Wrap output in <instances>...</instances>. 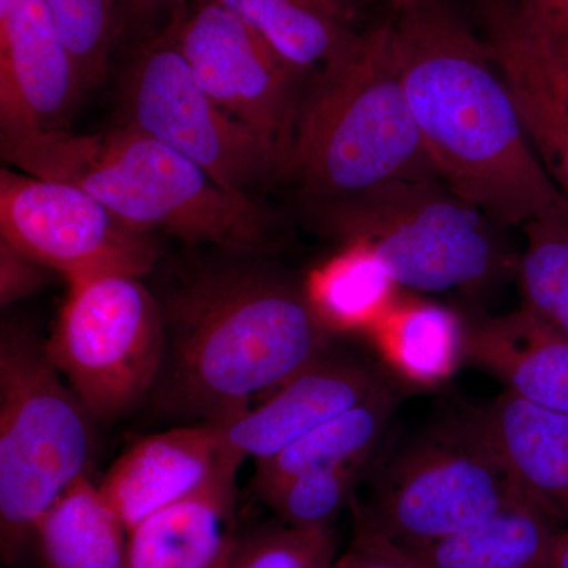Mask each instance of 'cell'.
<instances>
[{"label": "cell", "mask_w": 568, "mask_h": 568, "mask_svg": "<svg viewBox=\"0 0 568 568\" xmlns=\"http://www.w3.org/2000/svg\"><path fill=\"white\" fill-rule=\"evenodd\" d=\"M244 459L231 450L220 429L204 422L138 440L99 485L132 532L159 511L237 473Z\"/></svg>", "instance_id": "obj_13"}, {"label": "cell", "mask_w": 568, "mask_h": 568, "mask_svg": "<svg viewBox=\"0 0 568 568\" xmlns=\"http://www.w3.org/2000/svg\"><path fill=\"white\" fill-rule=\"evenodd\" d=\"M168 26L204 92L280 156L284 175L305 74L215 0H189Z\"/></svg>", "instance_id": "obj_10"}, {"label": "cell", "mask_w": 568, "mask_h": 568, "mask_svg": "<svg viewBox=\"0 0 568 568\" xmlns=\"http://www.w3.org/2000/svg\"><path fill=\"white\" fill-rule=\"evenodd\" d=\"M334 568H424L414 552L366 525L361 518L349 548L336 558Z\"/></svg>", "instance_id": "obj_29"}, {"label": "cell", "mask_w": 568, "mask_h": 568, "mask_svg": "<svg viewBox=\"0 0 568 568\" xmlns=\"http://www.w3.org/2000/svg\"><path fill=\"white\" fill-rule=\"evenodd\" d=\"M403 82L440 181L500 226L568 212L481 32L450 0L394 13Z\"/></svg>", "instance_id": "obj_1"}, {"label": "cell", "mask_w": 568, "mask_h": 568, "mask_svg": "<svg viewBox=\"0 0 568 568\" xmlns=\"http://www.w3.org/2000/svg\"><path fill=\"white\" fill-rule=\"evenodd\" d=\"M3 159L24 174L73 183L134 230L162 231L186 244L260 250L271 242V212L230 192L181 153L122 123L97 134H39L2 142Z\"/></svg>", "instance_id": "obj_3"}, {"label": "cell", "mask_w": 568, "mask_h": 568, "mask_svg": "<svg viewBox=\"0 0 568 568\" xmlns=\"http://www.w3.org/2000/svg\"><path fill=\"white\" fill-rule=\"evenodd\" d=\"M519 17L544 43L568 41V0H515Z\"/></svg>", "instance_id": "obj_31"}, {"label": "cell", "mask_w": 568, "mask_h": 568, "mask_svg": "<svg viewBox=\"0 0 568 568\" xmlns=\"http://www.w3.org/2000/svg\"><path fill=\"white\" fill-rule=\"evenodd\" d=\"M470 422L414 440L387 466L357 518L406 548L485 521L521 497Z\"/></svg>", "instance_id": "obj_9"}, {"label": "cell", "mask_w": 568, "mask_h": 568, "mask_svg": "<svg viewBox=\"0 0 568 568\" xmlns=\"http://www.w3.org/2000/svg\"><path fill=\"white\" fill-rule=\"evenodd\" d=\"M84 91L47 3L18 0L0 20L2 142L67 132Z\"/></svg>", "instance_id": "obj_12"}, {"label": "cell", "mask_w": 568, "mask_h": 568, "mask_svg": "<svg viewBox=\"0 0 568 568\" xmlns=\"http://www.w3.org/2000/svg\"><path fill=\"white\" fill-rule=\"evenodd\" d=\"M383 384L372 368L355 358L325 353L260 405L209 424L220 429L235 455L252 458L256 465L365 402Z\"/></svg>", "instance_id": "obj_14"}, {"label": "cell", "mask_w": 568, "mask_h": 568, "mask_svg": "<svg viewBox=\"0 0 568 568\" xmlns=\"http://www.w3.org/2000/svg\"><path fill=\"white\" fill-rule=\"evenodd\" d=\"M417 2L418 0H388L392 10H394V13H398V11L405 10L407 7L414 6V3Z\"/></svg>", "instance_id": "obj_36"}, {"label": "cell", "mask_w": 568, "mask_h": 568, "mask_svg": "<svg viewBox=\"0 0 568 568\" xmlns=\"http://www.w3.org/2000/svg\"><path fill=\"white\" fill-rule=\"evenodd\" d=\"M396 290L386 265L364 245H345L313 272L305 287L313 308L332 334L372 332L396 304Z\"/></svg>", "instance_id": "obj_23"}, {"label": "cell", "mask_w": 568, "mask_h": 568, "mask_svg": "<svg viewBox=\"0 0 568 568\" xmlns=\"http://www.w3.org/2000/svg\"><path fill=\"white\" fill-rule=\"evenodd\" d=\"M2 241L67 282L84 276H144L156 261L152 235L134 230L73 183L2 170Z\"/></svg>", "instance_id": "obj_11"}, {"label": "cell", "mask_w": 568, "mask_h": 568, "mask_svg": "<svg viewBox=\"0 0 568 568\" xmlns=\"http://www.w3.org/2000/svg\"><path fill=\"white\" fill-rule=\"evenodd\" d=\"M48 357L95 418L118 417L162 375L166 315L138 276L70 280Z\"/></svg>", "instance_id": "obj_7"}, {"label": "cell", "mask_w": 568, "mask_h": 568, "mask_svg": "<svg viewBox=\"0 0 568 568\" xmlns=\"http://www.w3.org/2000/svg\"><path fill=\"white\" fill-rule=\"evenodd\" d=\"M186 2L189 0H122L125 36L140 40L160 31Z\"/></svg>", "instance_id": "obj_32"}, {"label": "cell", "mask_w": 568, "mask_h": 568, "mask_svg": "<svg viewBox=\"0 0 568 568\" xmlns=\"http://www.w3.org/2000/svg\"><path fill=\"white\" fill-rule=\"evenodd\" d=\"M526 248L517 274L523 308L568 336V212L523 226Z\"/></svg>", "instance_id": "obj_25"}, {"label": "cell", "mask_w": 568, "mask_h": 568, "mask_svg": "<svg viewBox=\"0 0 568 568\" xmlns=\"http://www.w3.org/2000/svg\"><path fill=\"white\" fill-rule=\"evenodd\" d=\"M308 213L343 245L372 250L398 287L425 293L478 290L506 267L496 223L439 179L308 203Z\"/></svg>", "instance_id": "obj_6"}, {"label": "cell", "mask_w": 568, "mask_h": 568, "mask_svg": "<svg viewBox=\"0 0 568 568\" xmlns=\"http://www.w3.org/2000/svg\"><path fill=\"white\" fill-rule=\"evenodd\" d=\"M331 529L274 526L235 540L222 568H334Z\"/></svg>", "instance_id": "obj_28"}, {"label": "cell", "mask_w": 568, "mask_h": 568, "mask_svg": "<svg viewBox=\"0 0 568 568\" xmlns=\"http://www.w3.org/2000/svg\"><path fill=\"white\" fill-rule=\"evenodd\" d=\"M465 357L519 398L568 414V336L529 310L467 323Z\"/></svg>", "instance_id": "obj_17"}, {"label": "cell", "mask_w": 568, "mask_h": 568, "mask_svg": "<svg viewBox=\"0 0 568 568\" xmlns=\"http://www.w3.org/2000/svg\"><path fill=\"white\" fill-rule=\"evenodd\" d=\"M562 528L521 496L476 526L409 549L424 568H548Z\"/></svg>", "instance_id": "obj_19"}, {"label": "cell", "mask_w": 568, "mask_h": 568, "mask_svg": "<svg viewBox=\"0 0 568 568\" xmlns=\"http://www.w3.org/2000/svg\"><path fill=\"white\" fill-rule=\"evenodd\" d=\"M470 424L518 491L568 528V414L506 390Z\"/></svg>", "instance_id": "obj_15"}, {"label": "cell", "mask_w": 568, "mask_h": 568, "mask_svg": "<svg viewBox=\"0 0 568 568\" xmlns=\"http://www.w3.org/2000/svg\"><path fill=\"white\" fill-rule=\"evenodd\" d=\"M325 6L331 7L336 13L342 14L347 21L353 20L358 9L368 3L369 0H321Z\"/></svg>", "instance_id": "obj_35"}, {"label": "cell", "mask_w": 568, "mask_h": 568, "mask_svg": "<svg viewBox=\"0 0 568 568\" xmlns=\"http://www.w3.org/2000/svg\"><path fill=\"white\" fill-rule=\"evenodd\" d=\"M481 36L514 92L530 144L568 203V108L515 0H477Z\"/></svg>", "instance_id": "obj_16"}, {"label": "cell", "mask_w": 568, "mask_h": 568, "mask_svg": "<svg viewBox=\"0 0 568 568\" xmlns=\"http://www.w3.org/2000/svg\"><path fill=\"white\" fill-rule=\"evenodd\" d=\"M548 568H568V528L559 530Z\"/></svg>", "instance_id": "obj_34"}, {"label": "cell", "mask_w": 568, "mask_h": 568, "mask_svg": "<svg viewBox=\"0 0 568 568\" xmlns=\"http://www.w3.org/2000/svg\"><path fill=\"white\" fill-rule=\"evenodd\" d=\"M283 178L306 203H327L396 182L439 179L396 55L392 18L357 32L305 92Z\"/></svg>", "instance_id": "obj_4"}, {"label": "cell", "mask_w": 568, "mask_h": 568, "mask_svg": "<svg viewBox=\"0 0 568 568\" xmlns=\"http://www.w3.org/2000/svg\"><path fill=\"white\" fill-rule=\"evenodd\" d=\"M164 315V392L171 406L204 422L282 386L328 353L332 335L305 290L254 271L201 276Z\"/></svg>", "instance_id": "obj_2"}, {"label": "cell", "mask_w": 568, "mask_h": 568, "mask_svg": "<svg viewBox=\"0 0 568 568\" xmlns=\"http://www.w3.org/2000/svg\"><path fill=\"white\" fill-rule=\"evenodd\" d=\"M361 466L308 470L268 488L263 497L283 525L295 529H331L353 497Z\"/></svg>", "instance_id": "obj_27"}, {"label": "cell", "mask_w": 568, "mask_h": 568, "mask_svg": "<svg viewBox=\"0 0 568 568\" xmlns=\"http://www.w3.org/2000/svg\"><path fill=\"white\" fill-rule=\"evenodd\" d=\"M18 0H0V20L9 17L10 11L13 10Z\"/></svg>", "instance_id": "obj_37"}, {"label": "cell", "mask_w": 568, "mask_h": 568, "mask_svg": "<svg viewBox=\"0 0 568 568\" xmlns=\"http://www.w3.org/2000/svg\"><path fill=\"white\" fill-rule=\"evenodd\" d=\"M93 417L52 365L44 345L20 328L0 343V547L13 560L70 487L89 477Z\"/></svg>", "instance_id": "obj_5"}, {"label": "cell", "mask_w": 568, "mask_h": 568, "mask_svg": "<svg viewBox=\"0 0 568 568\" xmlns=\"http://www.w3.org/2000/svg\"><path fill=\"white\" fill-rule=\"evenodd\" d=\"M237 473L130 532L126 568H222L233 548Z\"/></svg>", "instance_id": "obj_18"}, {"label": "cell", "mask_w": 568, "mask_h": 568, "mask_svg": "<svg viewBox=\"0 0 568 568\" xmlns=\"http://www.w3.org/2000/svg\"><path fill=\"white\" fill-rule=\"evenodd\" d=\"M47 271L50 268L0 241V304H14L39 291L47 282Z\"/></svg>", "instance_id": "obj_30"}, {"label": "cell", "mask_w": 568, "mask_h": 568, "mask_svg": "<svg viewBox=\"0 0 568 568\" xmlns=\"http://www.w3.org/2000/svg\"><path fill=\"white\" fill-rule=\"evenodd\" d=\"M123 123L162 142L230 192L283 175V162L194 78L170 26L134 44L122 78Z\"/></svg>", "instance_id": "obj_8"}, {"label": "cell", "mask_w": 568, "mask_h": 568, "mask_svg": "<svg viewBox=\"0 0 568 568\" xmlns=\"http://www.w3.org/2000/svg\"><path fill=\"white\" fill-rule=\"evenodd\" d=\"M529 31V29H528ZM532 36V33H530ZM534 37V36H532ZM541 58L547 63L549 74L568 108V41L562 43H544L534 37Z\"/></svg>", "instance_id": "obj_33"}, {"label": "cell", "mask_w": 568, "mask_h": 568, "mask_svg": "<svg viewBox=\"0 0 568 568\" xmlns=\"http://www.w3.org/2000/svg\"><path fill=\"white\" fill-rule=\"evenodd\" d=\"M73 55L84 89L104 80L115 44L125 36L122 0H43Z\"/></svg>", "instance_id": "obj_26"}, {"label": "cell", "mask_w": 568, "mask_h": 568, "mask_svg": "<svg viewBox=\"0 0 568 568\" xmlns=\"http://www.w3.org/2000/svg\"><path fill=\"white\" fill-rule=\"evenodd\" d=\"M372 332L387 361L413 383H440L465 357L466 324L440 305L396 302Z\"/></svg>", "instance_id": "obj_24"}, {"label": "cell", "mask_w": 568, "mask_h": 568, "mask_svg": "<svg viewBox=\"0 0 568 568\" xmlns=\"http://www.w3.org/2000/svg\"><path fill=\"white\" fill-rule=\"evenodd\" d=\"M394 407V394L383 384L365 402L306 433L275 457L256 463L257 495L308 470L362 466L386 432Z\"/></svg>", "instance_id": "obj_22"}, {"label": "cell", "mask_w": 568, "mask_h": 568, "mask_svg": "<svg viewBox=\"0 0 568 568\" xmlns=\"http://www.w3.org/2000/svg\"><path fill=\"white\" fill-rule=\"evenodd\" d=\"M302 74L338 59L357 32L321 0H215Z\"/></svg>", "instance_id": "obj_21"}, {"label": "cell", "mask_w": 568, "mask_h": 568, "mask_svg": "<svg viewBox=\"0 0 568 568\" xmlns=\"http://www.w3.org/2000/svg\"><path fill=\"white\" fill-rule=\"evenodd\" d=\"M33 538L47 568H126L129 529L91 477L55 500Z\"/></svg>", "instance_id": "obj_20"}]
</instances>
